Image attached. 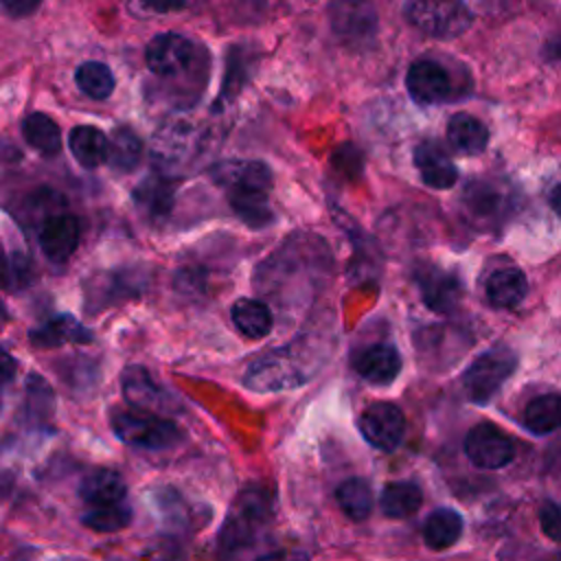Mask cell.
Listing matches in <instances>:
<instances>
[{
  "label": "cell",
  "instance_id": "cell-18",
  "mask_svg": "<svg viewBox=\"0 0 561 561\" xmlns=\"http://www.w3.org/2000/svg\"><path fill=\"white\" fill-rule=\"evenodd\" d=\"M254 66H256V53H254L252 46L237 44V46L228 48L226 72H224V81H221L219 94L215 99L213 112H219V110L228 107L239 96V92L250 81V77L254 72Z\"/></svg>",
  "mask_w": 561,
  "mask_h": 561
},
{
  "label": "cell",
  "instance_id": "cell-19",
  "mask_svg": "<svg viewBox=\"0 0 561 561\" xmlns=\"http://www.w3.org/2000/svg\"><path fill=\"white\" fill-rule=\"evenodd\" d=\"M131 199L145 217L164 219L171 213L173 199H175L173 178H169L160 171L147 175L145 180H140L136 184V188L131 193Z\"/></svg>",
  "mask_w": 561,
  "mask_h": 561
},
{
  "label": "cell",
  "instance_id": "cell-47",
  "mask_svg": "<svg viewBox=\"0 0 561 561\" xmlns=\"http://www.w3.org/2000/svg\"><path fill=\"white\" fill-rule=\"evenodd\" d=\"M9 318V313H7V307H4V302H2V298H0V322H4Z\"/></svg>",
  "mask_w": 561,
  "mask_h": 561
},
{
  "label": "cell",
  "instance_id": "cell-10",
  "mask_svg": "<svg viewBox=\"0 0 561 561\" xmlns=\"http://www.w3.org/2000/svg\"><path fill=\"white\" fill-rule=\"evenodd\" d=\"M465 456L480 469H502L513 462V440L493 423H478L465 436Z\"/></svg>",
  "mask_w": 561,
  "mask_h": 561
},
{
  "label": "cell",
  "instance_id": "cell-32",
  "mask_svg": "<svg viewBox=\"0 0 561 561\" xmlns=\"http://www.w3.org/2000/svg\"><path fill=\"white\" fill-rule=\"evenodd\" d=\"M142 142L129 127H116L107 138V164L114 171H134L140 164Z\"/></svg>",
  "mask_w": 561,
  "mask_h": 561
},
{
  "label": "cell",
  "instance_id": "cell-41",
  "mask_svg": "<svg viewBox=\"0 0 561 561\" xmlns=\"http://www.w3.org/2000/svg\"><path fill=\"white\" fill-rule=\"evenodd\" d=\"M15 373H18L15 357L7 348L0 346V390L13 381Z\"/></svg>",
  "mask_w": 561,
  "mask_h": 561
},
{
  "label": "cell",
  "instance_id": "cell-31",
  "mask_svg": "<svg viewBox=\"0 0 561 561\" xmlns=\"http://www.w3.org/2000/svg\"><path fill=\"white\" fill-rule=\"evenodd\" d=\"M22 136L28 142V147H33L35 151H39L42 156H57L61 149V129L59 125L42 114V112H33L24 118L22 123Z\"/></svg>",
  "mask_w": 561,
  "mask_h": 561
},
{
  "label": "cell",
  "instance_id": "cell-13",
  "mask_svg": "<svg viewBox=\"0 0 561 561\" xmlns=\"http://www.w3.org/2000/svg\"><path fill=\"white\" fill-rule=\"evenodd\" d=\"M405 88L416 105H438L449 99L451 79L443 64L423 57L408 68Z\"/></svg>",
  "mask_w": 561,
  "mask_h": 561
},
{
  "label": "cell",
  "instance_id": "cell-28",
  "mask_svg": "<svg viewBox=\"0 0 561 561\" xmlns=\"http://www.w3.org/2000/svg\"><path fill=\"white\" fill-rule=\"evenodd\" d=\"M232 324L248 340H263L272 331L270 307L256 298H239L230 309Z\"/></svg>",
  "mask_w": 561,
  "mask_h": 561
},
{
  "label": "cell",
  "instance_id": "cell-11",
  "mask_svg": "<svg viewBox=\"0 0 561 561\" xmlns=\"http://www.w3.org/2000/svg\"><path fill=\"white\" fill-rule=\"evenodd\" d=\"M359 432L373 447L381 451H394L405 436V416L399 405L377 401L362 412Z\"/></svg>",
  "mask_w": 561,
  "mask_h": 561
},
{
  "label": "cell",
  "instance_id": "cell-1",
  "mask_svg": "<svg viewBox=\"0 0 561 561\" xmlns=\"http://www.w3.org/2000/svg\"><path fill=\"white\" fill-rule=\"evenodd\" d=\"M215 184L228 193L230 208L252 230L272 224L274 213L270 206L272 171L261 160H226L210 169Z\"/></svg>",
  "mask_w": 561,
  "mask_h": 561
},
{
  "label": "cell",
  "instance_id": "cell-38",
  "mask_svg": "<svg viewBox=\"0 0 561 561\" xmlns=\"http://www.w3.org/2000/svg\"><path fill=\"white\" fill-rule=\"evenodd\" d=\"M333 164L348 178H357L362 173L364 167V158L362 151L353 145V142H344L342 147H337L335 156H333Z\"/></svg>",
  "mask_w": 561,
  "mask_h": 561
},
{
  "label": "cell",
  "instance_id": "cell-34",
  "mask_svg": "<svg viewBox=\"0 0 561 561\" xmlns=\"http://www.w3.org/2000/svg\"><path fill=\"white\" fill-rule=\"evenodd\" d=\"M66 210V202L57 191L50 188H37L31 195L22 199L20 210H15V217H20L26 226H42L48 217Z\"/></svg>",
  "mask_w": 561,
  "mask_h": 561
},
{
  "label": "cell",
  "instance_id": "cell-27",
  "mask_svg": "<svg viewBox=\"0 0 561 561\" xmlns=\"http://www.w3.org/2000/svg\"><path fill=\"white\" fill-rule=\"evenodd\" d=\"M465 530V522L454 508H436L430 513L423 526V541L430 550H447L451 548Z\"/></svg>",
  "mask_w": 561,
  "mask_h": 561
},
{
  "label": "cell",
  "instance_id": "cell-15",
  "mask_svg": "<svg viewBox=\"0 0 561 561\" xmlns=\"http://www.w3.org/2000/svg\"><path fill=\"white\" fill-rule=\"evenodd\" d=\"M79 237H81L79 219L66 210L48 217L37 228L39 248L46 254V259L53 263H66L75 254L79 245Z\"/></svg>",
  "mask_w": 561,
  "mask_h": 561
},
{
  "label": "cell",
  "instance_id": "cell-16",
  "mask_svg": "<svg viewBox=\"0 0 561 561\" xmlns=\"http://www.w3.org/2000/svg\"><path fill=\"white\" fill-rule=\"evenodd\" d=\"M416 285L423 302L436 313H449L454 307H458L462 296L460 280L434 265H425L416 272Z\"/></svg>",
  "mask_w": 561,
  "mask_h": 561
},
{
  "label": "cell",
  "instance_id": "cell-2",
  "mask_svg": "<svg viewBox=\"0 0 561 561\" xmlns=\"http://www.w3.org/2000/svg\"><path fill=\"white\" fill-rule=\"evenodd\" d=\"M272 517L270 493L261 486L243 489L230 504L219 528L217 546L221 554H234L256 541Z\"/></svg>",
  "mask_w": 561,
  "mask_h": 561
},
{
  "label": "cell",
  "instance_id": "cell-46",
  "mask_svg": "<svg viewBox=\"0 0 561 561\" xmlns=\"http://www.w3.org/2000/svg\"><path fill=\"white\" fill-rule=\"evenodd\" d=\"M4 274H7V259H4V250L0 243V283L4 285Z\"/></svg>",
  "mask_w": 561,
  "mask_h": 561
},
{
  "label": "cell",
  "instance_id": "cell-5",
  "mask_svg": "<svg viewBox=\"0 0 561 561\" xmlns=\"http://www.w3.org/2000/svg\"><path fill=\"white\" fill-rule=\"evenodd\" d=\"M517 368V355L508 346H491L462 373V390L471 403H489Z\"/></svg>",
  "mask_w": 561,
  "mask_h": 561
},
{
  "label": "cell",
  "instance_id": "cell-7",
  "mask_svg": "<svg viewBox=\"0 0 561 561\" xmlns=\"http://www.w3.org/2000/svg\"><path fill=\"white\" fill-rule=\"evenodd\" d=\"M327 13L333 33L344 46L364 50L375 44L379 20L370 0H329Z\"/></svg>",
  "mask_w": 561,
  "mask_h": 561
},
{
  "label": "cell",
  "instance_id": "cell-25",
  "mask_svg": "<svg viewBox=\"0 0 561 561\" xmlns=\"http://www.w3.org/2000/svg\"><path fill=\"white\" fill-rule=\"evenodd\" d=\"M484 291L491 305L511 309L526 298L528 280L519 267H500L489 274L484 283Z\"/></svg>",
  "mask_w": 561,
  "mask_h": 561
},
{
  "label": "cell",
  "instance_id": "cell-26",
  "mask_svg": "<svg viewBox=\"0 0 561 561\" xmlns=\"http://www.w3.org/2000/svg\"><path fill=\"white\" fill-rule=\"evenodd\" d=\"M462 204L469 213V217L478 221H497L506 206L504 193L484 180H471L462 193Z\"/></svg>",
  "mask_w": 561,
  "mask_h": 561
},
{
  "label": "cell",
  "instance_id": "cell-42",
  "mask_svg": "<svg viewBox=\"0 0 561 561\" xmlns=\"http://www.w3.org/2000/svg\"><path fill=\"white\" fill-rule=\"evenodd\" d=\"M138 4L151 13H169L182 9L186 0H138Z\"/></svg>",
  "mask_w": 561,
  "mask_h": 561
},
{
  "label": "cell",
  "instance_id": "cell-44",
  "mask_svg": "<svg viewBox=\"0 0 561 561\" xmlns=\"http://www.w3.org/2000/svg\"><path fill=\"white\" fill-rule=\"evenodd\" d=\"M548 202H550V208L561 217V182L552 186V191L548 195Z\"/></svg>",
  "mask_w": 561,
  "mask_h": 561
},
{
  "label": "cell",
  "instance_id": "cell-24",
  "mask_svg": "<svg viewBox=\"0 0 561 561\" xmlns=\"http://www.w3.org/2000/svg\"><path fill=\"white\" fill-rule=\"evenodd\" d=\"M57 399L50 383L39 373H28L24 383V419L33 427H46L53 423Z\"/></svg>",
  "mask_w": 561,
  "mask_h": 561
},
{
  "label": "cell",
  "instance_id": "cell-29",
  "mask_svg": "<svg viewBox=\"0 0 561 561\" xmlns=\"http://www.w3.org/2000/svg\"><path fill=\"white\" fill-rule=\"evenodd\" d=\"M68 147L75 160L85 169H96L107 160V136L92 125H77L70 129Z\"/></svg>",
  "mask_w": 561,
  "mask_h": 561
},
{
  "label": "cell",
  "instance_id": "cell-17",
  "mask_svg": "<svg viewBox=\"0 0 561 561\" xmlns=\"http://www.w3.org/2000/svg\"><path fill=\"white\" fill-rule=\"evenodd\" d=\"M414 167L425 186L436 191H447L458 180V169L445 149L434 140H423L414 147Z\"/></svg>",
  "mask_w": 561,
  "mask_h": 561
},
{
  "label": "cell",
  "instance_id": "cell-23",
  "mask_svg": "<svg viewBox=\"0 0 561 561\" xmlns=\"http://www.w3.org/2000/svg\"><path fill=\"white\" fill-rule=\"evenodd\" d=\"M447 140L462 156H480L489 145V127L467 112H456L447 121Z\"/></svg>",
  "mask_w": 561,
  "mask_h": 561
},
{
  "label": "cell",
  "instance_id": "cell-35",
  "mask_svg": "<svg viewBox=\"0 0 561 561\" xmlns=\"http://www.w3.org/2000/svg\"><path fill=\"white\" fill-rule=\"evenodd\" d=\"M337 502L340 508L346 513V517H351L353 522H362L373 513V489L368 486L366 480L362 478H348L337 486Z\"/></svg>",
  "mask_w": 561,
  "mask_h": 561
},
{
  "label": "cell",
  "instance_id": "cell-37",
  "mask_svg": "<svg viewBox=\"0 0 561 561\" xmlns=\"http://www.w3.org/2000/svg\"><path fill=\"white\" fill-rule=\"evenodd\" d=\"M81 524L94 533H116L131 524V508L127 502L90 506L81 515Z\"/></svg>",
  "mask_w": 561,
  "mask_h": 561
},
{
  "label": "cell",
  "instance_id": "cell-21",
  "mask_svg": "<svg viewBox=\"0 0 561 561\" xmlns=\"http://www.w3.org/2000/svg\"><path fill=\"white\" fill-rule=\"evenodd\" d=\"M355 370L373 386H388L401 373V355L392 344H373L357 355Z\"/></svg>",
  "mask_w": 561,
  "mask_h": 561
},
{
  "label": "cell",
  "instance_id": "cell-12",
  "mask_svg": "<svg viewBox=\"0 0 561 561\" xmlns=\"http://www.w3.org/2000/svg\"><path fill=\"white\" fill-rule=\"evenodd\" d=\"M121 390L131 408L167 414L175 410V397L162 388L145 366L131 364L121 373Z\"/></svg>",
  "mask_w": 561,
  "mask_h": 561
},
{
  "label": "cell",
  "instance_id": "cell-20",
  "mask_svg": "<svg viewBox=\"0 0 561 561\" xmlns=\"http://www.w3.org/2000/svg\"><path fill=\"white\" fill-rule=\"evenodd\" d=\"M28 342L35 348H55L64 344H88L92 342V331L83 327L75 316L61 313L44 324L28 331Z\"/></svg>",
  "mask_w": 561,
  "mask_h": 561
},
{
  "label": "cell",
  "instance_id": "cell-6",
  "mask_svg": "<svg viewBox=\"0 0 561 561\" xmlns=\"http://www.w3.org/2000/svg\"><path fill=\"white\" fill-rule=\"evenodd\" d=\"M307 379L309 373L300 366L294 348L285 346L252 362L245 370L243 383L254 392H280L298 388Z\"/></svg>",
  "mask_w": 561,
  "mask_h": 561
},
{
  "label": "cell",
  "instance_id": "cell-30",
  "mask_svg": "<svg viewBox=\"0 0 561 561\" xmlns=\"http://www.w3.org/2000/svg\"><path fill=\"white\" fill-rule=\"evenodd\" d=\"M423 504V493L416 482L399 480L388 482L379 495V508L386 517L392 519H405L414 515Z\"/></svg>",
  "mask_w": 561,
  "mask_h": 561
},
{
  "label": "cell",
  "instance_id": "cell-8",
  "mask_svg": "<svg viewBox=\"0 0 561 561\" xmlns=\"http://www.w3.org/2000/svg\"><path fill=\"white\" fill-rule=\"evenodd\" d=\"M197 59H199L197 46L180 33H160L147 44V50H145L147 68L156 77H164V79H175L195 70Z\"/></svg>",
  "mask_w": 561,
  "mask_h": 561
},
{
  "label": "cell",
  "instance_id": "cell-14",
  "mask_svg": "<svg viewBox=\"0 0 561 561\" xmlns=\"http://www.w3.org/2000/svg\"><path fill=\"white\" fill-rule=\"evenodd\" d=\"M195 147H197L195 129L186 123H171L156 134L151 153L160 173L173 178V173L188 160V156L195 153Z\"/></svg>",
  "mask_w": 561,
  "mask_h": 561
},
{
  "label": "cell",
  "instance_id": "cell-43",
  "mask_svg": "<svg viewBox=\"0 0 561 561\" xmlns=\"http://www.w3.org/2000/svg\"><path fill=\"white\" fill-rule=\"evenodd\" d=\"M256 561H309V554L302 550H278L259 557Z\"/></svg>",
  "mask_w": 561,
  "mask_h": 561
},
{
  "label": "cell",
  "instance_id": "cell-45",
  "mask_svg": "<svg viewBox=\"0 0 561 561\" xmlns=\"http://www.w3.org/2000/svg\"><path fill=\"white\" fill-rule=\"evenodd\" d=\"M546 53H548L550 59H561V33L554 39H550Z\"/></svg>",
  "mask_w": 561,
  "mask_h": 561
},
{
  "label": "cell",
  "instance_id": "cell-40",
  "mask_svg": "<svg viewBox=\"0 0 561 561\" xmlns=\"http://www.w3.org/2000/svg\"><path fill=\"white\" fill-rule=\"evenodd\" d=\"M42 0H0V9L11 18H26L39 9Z\"/></svg>",
  "mask_w": 561,
  "mask_h": 561
},
{
  "label": "cell",
  "instance_id": "cell-3",
  "mask_svg": "<svg viewBox=\"0 0 561 561\" xmlns=\"http://www.w3.org/2000/svg\"><path fill=\"white\" fill-rule=\"evenodd\" d=\"M110 427L114 436L136 449L160 451L182 443L184 434L180 425L162 414L138 408H114L110 412Z\"/></svg>",
  "mask_w": 561,
  "mask_h": 561
},
{
  "label": "cell",
  "instance_id": "cell-33",
  "mask_svg": "<svg viewBox=\"0 0 561 561\" xmlns=\"http://www.w3.org/2000/svg\"><path fill=\"white\" fill-rule=\"evenodd\" d=\"M524 427L533 434H550L561 427V394H539L524 410Z\"/></svg>",
  "mask_w": 561,
  "mask_h": 561
},
{
  "label": "cell",
  "instance_id": "cell-4",
  "mask_svg": "<svg viewBox=\"0 0 561 561\" xmlns=\"http://www.w3.org/2000/svg\"><path fill=\"white\" fill-rule=\"evenodd\" d=\"M405 20L432 37L451 39L473 24V13L462 0H405Z\"/></svg>",
  "mask_w": 561,
  "mask_h": 561
},
{
  "label": "cell",
  "instance_id": "cell-22",
  "mask_svg": "<svg viewBox=\"0 0 561 561\" xmlns=\"http://www.w3.org/2000/svg\"><path fill=\"white\" fill-rule=\"evenodd\" d=\"M79 497L88 506L118 504L127 497V484L116 469H94L81 480Z\"/></svg>",
  "mask_w": 561,
  "mask_h": 561
},
{
  "label": "cell",
  "instance_id": "cell-39",
  "mask_svg": "<svg viewBox=\"0 0 561 561\" xmlns=\"http://www.w3.org/2000/svg\"><path fill=\"white\" fill-rule=\"evenodd\" d=\"M539 526L548 539L561 543V506L546 502L539 511Z\"/></svg>",
  "mask_w": 561,
  "mask_h": 561
},
{
  "label": "cell",
  "instance_id": "cell-36",
  "mask_svg": "<svg viewBox=\"0 0 561 561\" xmlns=\"http://www.w3.org/2000/svg\"><path fill=\"white\" fill-rule=\"evenodd\" d=\"M75 83L94 101H103L114 92V75L103 61H83L75 72Z\"/></svg>",
  "mask_w": 561,
  "mask_h": 561
},
{
  "label": "cell",
  "instance_id": "cell-9",
  "mask_svg": "<svg viewBox=\"0 0 561 561\" xmlns=\"http://www.w3.org/2000/svg\"><path fill=\"white\" fill-rule=\"evenodd\" d=\"M142 287H145L142 274L136 270L101 272L90 280H85V311L96 313L101 309H107L110 305L125 302L138 296Z\"/></svg>",
  "mask_w": 561,
  "mask_h": 561
}]
</instances>
